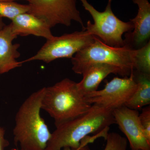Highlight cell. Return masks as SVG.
Wrapping results in <instances>:
<instances>
[{"label": "cell", "instance_id": "6da1fadb", "mask_svg": "<svg viewBox=\"0 0 150 150\" xmlns=\"http://www.w3.org/2000/svg\"><path fill=\"white\" fill-rule=\"evenodd\" d=\"M115 124L112 110L92 105L84 114L56 127L45 150H61L69 147L76 149L81 142L91 134L96 135Z\"/></svg>", "mask_w": 150, "mask_h": 150}, {"label": "cell", "instance_id": "7a4b0ae2", "mask_svg": "<svg viewBox=\"0 0 150 150\" xmlns=\"http://www.w3.org/2000/svg\"><path fill=\"white\" fill-rule=\"evenodd\" d=\"M45 87L31 94L16 116L14 141L23 150H45L51 133L40 112Z\"/></svg>", "mask_w": 150, "mask_h": 150}, {"label": "cell", "instance_id": "3957f363", "mask_svg": "<svg viewBox=\"0 0 150 150\" xmlns=\"http://www.w3.org/2000/svg\"><path fill=\"white\" fill-rule=\"evenodd\" d=\"M77 83L66 78L45 87L41 109L54 119L56 127L81 116L91 107L78 89Z\"/></svg>", "mask_w": 150, "mask_h": 150}, {"label": "cell", "instance_id": "277c9868", "mask_svg": "<svg viewBox=\"0 0 150 150\" xmlns=\"http://www.w3.org/2000/svg\"><path fill=\"white\" fill-rule=\"evenodd\" d=\"M136 49L126 46L112 47L106 45L95 36L90 44L81 49L71 58L73 71L78 74L83 73L91 65L107 64L120 69L121 76H129L135 69Z\"/></svg>", "mask_w": 150, "mask_h": 150}, {"label": "cell", "instance_id": "5b68a950", "mask_svg": "<svg viewBox=\"0 0 150 150\" xmlns=\"http://www.w3.org/2000/svg\"><path fill=\"white\" fill-rule=\"evenodd\" d=\"M85 10L90 14L94 23L88 21L85 29L89 34L99 38L106 45L115 47L125 46L122 38L123 34L131 32L134 25L131 21L121 20L113 13L112 0H108L105 9L100 12L91 4L87 0H79Z\"/></svg>", "mask_w": 150, "mask_h": 150}, {"label": "cell", "instance_id": "8992f818", "mask_svg": "<svg viewBox=\"0 0 150 150\" xmlns=\"http://www.w3.org/2000/svg\"><path fill=\"white\" fill-rule=\"evenodd\" d=\"M95 38L85 28L80 31L54 36L47 40L34 56L22 61L23 63L38 60L49 64L61 58L71 59L77 52L92 43Z\"/></svg>", "mask_w": 150, "mask_h": 150}, {"label": "cell", "instance_id": "52a82bcc", "mask_svg": "<svg viewBox=\"0 0 150 150\" xmlns=\"http://www.w3.org/2000/svg\"><path fill=\"white\" fill-rule=\"evenodd\" d=\"M77 0H29L28 12L47 22L51 28L61 24L69 27L76 21L84 29Z\"/></svg>", "mask_w": 150, "mask_h": 150}, {"label": "cell", "instance_id": "ba28073f", "mask_svg": "<svg viewBox=\"0 0 150 150\" xmlns=\"http://www.w3.org/2000/svg\"><path fill=\"white\" fill-rule=\"evenodd\" d=\"M137 88L132 72L129 76L115 77L108 82L104 88L85 96L86 101L113 110L124 106Z\"/></svg>", "mask_w": 150, "mask_h": 150}, {"label": "cell", "instance_id": "9c48e42d", "mask_svg": "<svg viewBox=\"0 0 150 150\" xmlns=\"http://www.w3.org/2000/svg\"><path fill=\"white\" fill-rule=\"evenodd\" d=\"M115 124L125 134L131 150H150V142L145 137L138 110L123 106L112 110Z\"/></svg>", "mask_w": 150, "mask_h": 150}, {"label": "cell", "instance_id": "30bf717a", "mask_svg": "<svg viewBox=\"0 0 150 150\" xmlns=\"http://www.w3.org/2000/svg\"><path fill=\"white\" fill-rule=\"evenodd\" d=\"M138 7L137 16L130 20L133 31L127 33L125 45L133 49L142 48L150 40V4L149 0H133Z\"/></svg>", "mask_w": 150, "mask_h": 150}, {"label": "cell", "instance_id": "8fae6325", "mask_svg": "<svg viewBox=\"0 0 150 150\" xmlns=\"http://www.w3.org/2000/svg\"><path fill=\"white\" fill-rule=\"evenodd\" d=\"M10 24L13 33L17 37L32 35L47 40L54 36L47 22L29 13L17 16L12 20Z\"/></svg>", "mask_w": 150, "mask_h": 150}, {"label": "cell", "instance_id": "7c38bea8", "mask_svg": "<svg viewBox=\"0 0 150 150\" xmlns=\"http://www.w3.org/2000/svg\"><path fill=\"white\" fill-rule=\"evenodd\" d=\"M17 38L13 33L10 23L0 29V75L21 67L23 64L17 60L21 55L18 51L20 45L13 43Z\"/></svg>", "mask_w": 150, "mask_h": 150}, {"label": "cell", "instance_id": "4fadbf2b", "mask_svg": "<svg viewBox=\"0 0 150 150\" xmlns=\"http://www.w3.org/2000/svg\"><path fill=\"white\" fill-rule=\"evenodd\" d=\"M111 74L121 76L120 69L113 65L100 63L91 65L83 73L82 79L77 83L78 89L84 96L96 91L101 82Z\"/></svg>", "mask_w": 150, "mask_h": 150}, {"label": "cell", "instance_id": "5bb4252c", "mask_svg": "<svg viewBox=\"0 0 150 150\" xmlns=\"http://www.w3.org/2000/svg\"><path fill=\"white\" fill-rule=\"evenodd\" d=\"M137 88L134 94L125 106L134 110H138L150 104V74L141 72L136 70L133 71Z\"/></svg>", "mask_w": 150, "mask_h": 150}, {"label": "cell", "instance_id": "9a60e30c", "mask_svg": "<svg viewBox=\"0 0 150 150\" xmlns=\"http://www.w3.org/2000/svg\"><path fill=\"white\" fill-rule=\"evenodd\" d=\"M134 70L150 74V40L142 48L136 49Z\"/></svg>", "mask_w": 150, "mask_h": 150}, {"label": "cell", "instance_id": "2e32d148", "mask_svg": "<svg viewBox=\"0 0 150 150\" xmlns=\"http://www.w3.org/2000/svg\"><path fill=\"white\" fill-rule=\"evenodd\" d=\"M28 4L23 5L14 1H0V16L12 20L20 14L28 12Z\"/></svg>", "mask_w": 150, "mask_h": 150}, {"label": "cell", "instance_id": "e0dca14e", "mask_svg": "<svg viewBox=\"0 0 150 150\" xmlns=\"http://www.w3.org/2000/svg\"><path fill=\"white\" fill-rule=\"evenodd\" d=\"M104 150H127L128 141L126 138L115 132L108 133ZM80 150H88L87 146Z\"/></svg>", "mask_w": 150, "mask_h": 150}, {"label": "cell", "instance_id": "ac0fdd59", "mask_svg": "<svg viewBox=\"0 0 150 150\" xmlns=\"http://www.w3.org/2000/svg\"><path fill=\"white\" fill-rule=\"evenodd\" d=\"M139 118L145 137L150 142V106L144 107Z\"/></svg>", "mask_w": 150, "mask_h": 150}, {"label": "cell", "instance_id": "d6986e66", "mask_svg": "<svg viewBox=\"0 0 150 150\" xmlns=\"http://www.w3.org/2000/svg\"><path fill=\"white\" fill-rule=\"evenodd\" d=\"M100 137H101V136H100V134H99L93 135V136H92V137L88 136V137H86V138L81 142V146L79 148H78V149H71V148L69 147H66L63 148V150H80L83 147L87 146V145L90 144V143H93V142H94L97 139L100 138Z\"/></svg>", "mask_w": 150, "mask_h": 150}, {"label": "cell", "instance_id": "ffe728a7", "mask_svg": "<svg viewBox=\"0 0 150 150\" xmlns=\"http://www.w3.org/2000/svg\"><path fill=\"white\" fill-rule=\"evenodd\" d=\"M9 144L8 141L5 138L4 130L0 127V150H4Z\"/></svg>", "mask_w": 150, "mask_h": 150}, {"label": "cell", "instance_id": "44dd1931", "mask_svg": "<svg viewBox=\"0 0 150 150\" xmlns=\"http://www.w3.org/2000/svg\"><path fill=\"white\" fill-rule=\"evenodd\" d=\"M5 25V24L4 23L3 21V17L0 16V29H2L4 26Z\"/></svg>", "mask_w": 150, "mask_h": 150}, {"label": "cell", "instance_id": "7402d4cb", "mask_svg": "<svg viewBox=\"0 0 150 150\" xmlns=\"http://www.w3.org/2000/svg\"><path fill=\"white\" fill-rule=\"evenodd\" d=\"M17 1V0H0V1ZM24 1H29V0H24Z\"/></svg>", "mask_w": 150, "mask_h": 150}, {"label": "cell", "instance_id": "603a6c76", "mask_svg": "<svg viewBox=\"0 0 150 150\" xmlns=\"http://www.w3.org/2000/svg\"><path fill=\"white\" fill-rule=\"evenodd\" d=\"M10 150H23L22 149H15V148H13V149H11Z\"/></svg>", "mask_w": 150, "mask_h": 150}, {"label": "cell", "instance_id": "cb8c5ba5", "mask_svg": "<svg viewBox=\"0 0 150 150\" xmlns=\"http://www.w3.org/2000/svg\"></svg>", "mask_w": 150, "mask_h": 150}]
</instances>
